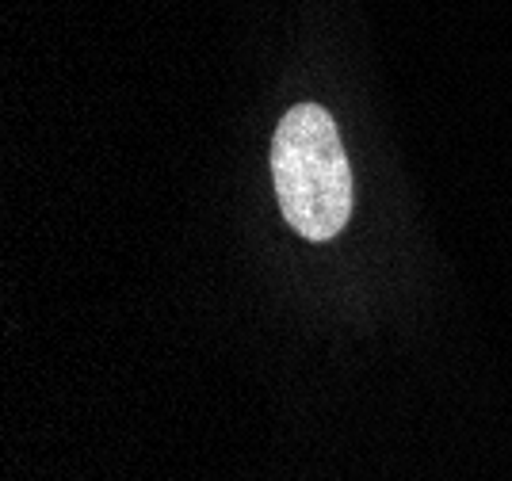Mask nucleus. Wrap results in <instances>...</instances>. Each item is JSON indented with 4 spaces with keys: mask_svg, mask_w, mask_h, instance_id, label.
Instances as JSON below:
<instances>
[{
    "mask_svg": "<svg viewBox=\"0 0 512 481\" xmlns=\"http://www.w3.org/2000/svg\"><path fill=\"white\" fill-rule=\"evenodd\" d=\"M272 176L283 218L306 241H329L352 214V168L333 115L318 104L291 107L272 138Z\"/></svg>",
    "mask_w": 512,
    "mask_h": 481,
    "instance_id": "obj_1",
    "label": "nucleus"
}]
</instances>
